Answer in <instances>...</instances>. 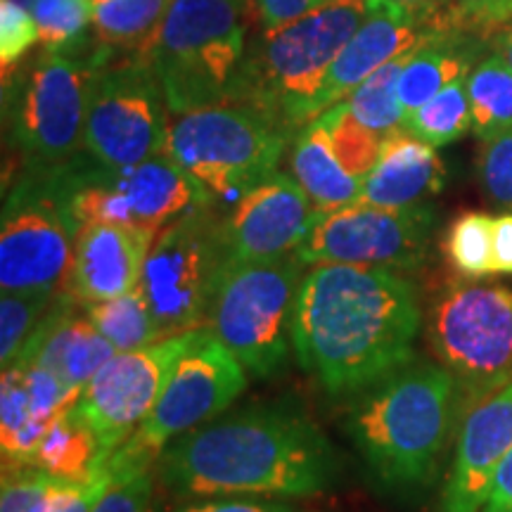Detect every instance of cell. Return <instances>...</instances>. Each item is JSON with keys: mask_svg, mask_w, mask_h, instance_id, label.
<instances>
[{"mask_svg": "<svg viewBox=\"0 0 512 512\" xmlns=\"http://www.w3.org/2000/svg\"><path fill=\"white\" fill-rule=\"evenodd\" d=\"M420 328L411 280L384 268L320 264L299 283L292 347L325 394L342 399L411 363Z\"/></svg>", "mask_w": 512, "mask_h": 512, "instance_id": "6da1fadb", "label": "cell"}, {"mask_svg": "<svg viewBox=\"0 0 512 512\" xmlns=\"http://www.w3.org/2000/svg\"><path fill=\"white\" fill-rule=\"evenodd\" d=\"M339 472L332 441L287 403L204 422L159 456V477L178 496H318L335 486Z\"/></svg>", "mask_w": 512, "mask_h": 512, "instance_id": "7a4b0ae2", "label": "cell"}, {"mask_svg": "<svg viewBox=\"0 0 512 512\" xmlns=\"http://www.w3.org/2000/svg\"><path fill=\"white\" fill-rule=\"evenodd\" d=\"M458 420L463 408L453 375L413 358L361 394L344 430L384 489L415 494L437 482Z\"/></svg>", "mask_w": 512, "mask_h": 512, "instance_id": "3957f363", "label": "cell"}, {"mask_svg": "<svg viewBox=\"0 0 512 512\" xmlns=\"http://www.w3.org/2000/svg\"><path fill=\"white\" fill-rule=\"evenodd\" d=\"M370 0H332L249 43L235 102L268 114L294 138L313 121V102L332 62L368 15Z\"/></svg>", "mask_w": 512, "mask_h": 512, "instance_id": "277c9868", "label": "cell"}, {"mask_svg": "<svg viewBox=\"0 0 512 512\" xmlns=\"http://www.w3.org/2000/svg\"><path fill=\"white\" fill-rule=\"evenodd\" d=\"M249 0H171L145 57L171 114L230 105L247 60Z\"/></svg>", "mask_w": 512, "mask_h": 512, "instance_id": "5b68a950", "label": "cell"}, {"mask_svg": "<svg viewBox=\"0 0 512 512\" xmlns=\"http://www.w3.org/2000/svg\"><path fill=\"white\" fill-rule=\"evenodd\" d=\"M294 140L283 126L252 105L230 102L174 114L164 155L200 188L209 207L238 202L247 190L278 171L285 147Z\"/></svg>", "mask_w": 512, "mask_h": 512, "instance_id": "8992f818", "label": "cell"}, {"mask_svg": "<svg viewBox=\"0 0 512 512\" xmlns=\"http://www.w3.org/2000/svg\"><path fill=\"white\" fill-rule=\"evenodd\" d=\"M427 342L456 380L465 415L512 382V290L448 283L427 313Z\"/></svg>", "mask_w": 512, "mask_h": 512, "instance_id": "52a82bcc", "label": "cell"}, {"mask_svg": "<svg viewBox=\"0 0 512 512\" xmlns=\"http://www.w3.org/2000/svg\"><path fill=\"white\" fill-rule=\"evenodd\" d=\"M247 387V368L214 332L202 328L178 358L147 420L121 444L107 463L117 482L152 470L166 446L226 411Z\"/></svg>", "mask_w": 512, "mask_h": 512, "instance_id": "ba28073f", "label": "cell"}, {"mask_svg": "<svg viewBox=\"0 0 512 512\" xmlns=\"http://www.w3.org/2000/svg\"><path fill=\"white\" fill-rule=\"evenodd\" d=\"M98 64L93 41L79 50L43 48L22 76L8 79L12 143L24 169H53L86 152L83 124Z\"/></svg>", "mask_w": 512, "mask_h": 512, "instance_id": "9c48e42d", "label": "cell"}, {"mask_svg": "<svg viewBox=\"0 0 512 512\" xmlns=\"http://www.w3.org/2000/svg\"><path fill=\"white\" fill-rule=\"evenodd\" d=\"M79 230L64 164L24 169L3 204L0 290L57 294L67 285Z\"/></svg>", "mask_w": 512, "mask_h": 512, "instance_id": "30bf717a", "label": "cell"}, {"mask_svg": "<svg viewBox=\"0 0 512 512\" xmlns=\"http://www.w3.org/2000/svg\"><path fill=\"white\" fill-rule=\"evenodd\" d=\"M297 254L230 264L211 302L207 328L240 358L247 373L271 377L285 366L292 313L302 283Z\"/></svg>", "mask_w": 512, "mask_h": 512, "instance_id": "8fae6325", "label": "cell"}, {"mask_svg": "<svg viewBox=\"0 0 512 512\" xmlns=\"http://www.w3.org/2000/svg\"><path fill=\"white\" fill-rule=\"evenodd\" d=\"M230 256L223 216L197 207L169 223L147 254L143 287L162 337L207 328V318Z\"/></svg>", "mask_w": 512, "mask_h": 512, "instance_id": "7c38bea8", "label": "cell"}, {"mask_svg": "<svg viewBox=\"0 0 512 512\" xmlns=\"http://www.w3.org/2000/svg\"><path fill=\"white\" fill-rule=\"evenodd\" d=\"M69 204L79 226L114 223L162 233L197 207H209L204 195L169 155L110 169L81 152L64 164Z\"/></svg>", "mask_w": 512, "mask_h": 512, "instance_id": "4fadbf2b", "label": "cell"}, {"mask_svg": "<svg viewBox=\"0 0 512 512\" xmlns=\"http://www.w3.org/2000/svg\"><path fill=\"white\" fill-rule=\"evenodd\" d=\"M169 107L145 55H119L98 64L83 124V150L110 169L162 155Z\"/></svg>", "mask_w": 512, "mask_h": 512, "instance_id": "5bb4252c", "label": "cell"}, {"mask_svg": "<svg viewBox=\"0 0 512 512\" xmlns=\"http://www.w3.org/2000/svg\"><path fill=\"white\" fill-rule=\"evenodd\" d=\"M434 211L427 204L387 209L366 202L318 211L309 238L297 249L304 266L347 264L418 271L430 261Z\"/></svg>", "mask_w": 512, "mask_h": 512, "instance_id": "9a60e30c", "label": "cell"}, {"mask_svg": "<svg viewBox=\"0 0 512 512\" xmlns=\"http://www.w3.org/2000/svg\"><path fill=\"white\" fill-rule=\"evenodd\" d=\"M202 328L171 335L150 347L117 351L83 387L74 413L98 439V460L110 458L152 413L178 358Z\"/></svg>", "mask_w": 512, "mask_h": 512, "instance_id": "2e32d148", "label": "cell"}, {"mask_svg": "<svg viewBox=\"0 0 512 512\" xmlns=\"http://www.w3.org/2000/svg\"><path fill=\"white\" fill-rule=\"evenodd\" d=\"M316 214L302 185L273 171L223 214L230 264L294 254L309 238Z\"/></svg>", "mask_w": 512, "mask_h": 512, "instance_id": "e0dca14e", "label": "cell"}, {"mask_svg": "<svg viewBox=\"0 0 512 512\" xmlns=\"http://www.w3.org/2000/svg\"><path fill=\"white\" fill-rule=\"evenodd\" d=\"M451 27L448 19L425 17L387 0H370L368 15L332 62L328 76L313 102V119L337 102L347 100L358 83L377 72L382 64L411 53L437 29Z\"/></svg>", "mask_w": 512, "mask_h": 512, "instance_id": "ac0fdd59", "label": "cell"}, {"mask_svg": "<svg viewBox=\"0 0 512 512\" xmlns=\"http://www.w3.org/2000/svg\"><path fill=\"white\" fill-rule=\"evenodd\" d=\"M512 451V382L460 420L451 470L437 512H479L498 465Z\"/></svg>", "mask_w": 512, "mask_h": 512, "instance_id": "d6986e66", "label": "cell"}, {"mask_svg": "<svg viewBox=\"0 0 512 512\" xmlns=\"http://www.w3.org/2000/svg\"><path fill=\"white\" fill-rule=\"evenodd\" d=\"M157 233L114 223H88L79 230L67 292L81 306L107 302L140 285Z\"/></svg>", "mask_w": 512, "mask_h": 512, "instance_id": "ffe728a7", "label": "cell"}, {"mask_svg": "<svg viewBox=\"0 0 512 512\" xmlns=\"http://www.w3.org/2000/svg\"><path fill=\"white\" fill-rule=\"evenodd\" d=\"M114 354L117 349L100 335L86 309L62 292L31 332L15 363L43 368L69 387L83 389Z\"/></svg>", "mask_w": 512, "mask_h": 512, "instance_id": "44dd1931", "label": "cell"}, {"mask_svg": "<svg viewBox=\"0 0 512 512\" xmlns=\"http://www.w3.org/2000/svg\"><path fill=\"white\" fill-rule=\"evenodd\" d=\"M444 185L446 164L437 155V147L422 143L401 128L382 140L380 157L363 178L358 202L387 209L415 207L444 190Z\"/></svg>", "mask_w": 512, "mask_h": 512, "instance_id": "7402d4cb", "label": "cell"}, {"mask_svg": "<svg viewBox=\"0 0 512 512\" xmlns=\"http://www.w3.org/2000/svg\"><path fill=\"white\" fill-rule=\"evenodd\" d=\"M486 36L489 34L467 24H451L413 48L399 79L403 117L425 105L448 83L465 79L479 62Z\"/></svg>", "mask_w": 512, "mask_h": 512, "instance_id": "603a6c76", "label": "cell"}, {"mask_svg": "<svg viewBox=\"0 0 512 512\" xmlns=\"http://www.w3.org/2000/svg\"><path fill=\"white\" fill-rule=\"evenodd\" d=\"M294 181L302 185L313 207L330 211L358 202L363 181L349 174L335 155L323 121L313 119L294 136L292 145Z\"/></svg>", "mask_w": 512, "mask_h": 512, "instance_id": "cb8c5ba5", "label": "cell"}, {"mask_svg": "<svg viewBox=\"0 0 512 512\" xmlns=\"http://www.w3.org/2000/svg\"><path fill=\"white\" fill-rule=\"evenodd\" d=\"M171 0H100L95 3L93 46L107 60L143 55Z\"/></svg>", "mask_w": 512, "mask_h": 512, "instance_id": "d4e9b609", "label": "cell"}, {"mask_svg": "<svg viewBox=\"0 0 512 512\" xmlns=\"http://www.w3.org/2000/svg\"><path fill=\"white\" fill-rule=\"evenodd\" d=\"M472 133L489 143L512 128V67L498 53L479 60L467 74Z\"/></svg>", "mask_w": 512, "mask_h": 512, "instance_id": "484cf974", "label": "cell"}, {"mask_svg": "<svg viewBox=\"0 0 512 512\" xmlns=\"http://www.w3.org/2000/svg\"><path fill=\"white\" fill-rule=\"evenodd\" d=\"M0 432H3V465H31L38 444L46 437L50 422L36 418L34 403L19 366L3 368L0 387Z\"/></svg>", "mask_w": 512, "mask_h": 512, "instance_id": "4316f807", "label": "cell"}, {"mask_svg": "<svg viewBox=\"0 0 512 512\" xmlns=\"http://www.w3.org/2000/svg\"><path fill=\"white\" fill-rule=\"evenodd\" d=\"M95 458H98V439L91 427L74 413V408H69L50 422L31 465L60 479L79 482L91 475Z\"/></svg>", "mask_w": 512, "mask_h": 512, "instance_id": "83f0119b", "label": "cell"}, {"mask_svg": "<svg viewBox=\"0 0 512 512\" xmlns=\"http://www.w3.org/2000/svg\"><path fill=\"white\" fill-rule=\"evenodd\" d=\"M98 332L117 351H133L159 342L162 332L157 328L155 313L147 302L143 287L107 299V302L83 306Z\"/></svg>", "mask_w": 512, "mask_h": 512, "instance_id": "f1b7e54d", "label": "cell"}, {"mask_svg": "<svg viewBox=\"0 0 512 512\" xmlns=\"http://www.w3.org/2000/svg\"><path fill=\"white\" fill-rule=\"evenodd\" d=\"M401 128L432 147H446L463 138L467 131H472L467 76L448 83L434 98L427 100L425 105H420L418 110L406 114Z\"/></svg>", "mask_w": 512, "mask_h": 512, "instance_id": "f546056e", "label": "cell"}, {"mask_svg": "<svg viewBox=\"0 0 512 512\" xmlns=\"http://www.w3.org/2000/svg\"><path fill=\"white\" fill-rule=\"evenodd\" d=\"M408 55L396 57V60L382 64L377 72L368 76L366 81L358 83L347 95V105L354 117L375 131L377 136L387 138L401 131L403 126V107L399 100V79Z\"/></svg>", "mask_w": 512, "mask_h": 512, "instance_id": "4dcf8cb0", "label": "cell"}, {"mask_svg": "<svg viewBox=\"0 0 512 512\" xmlns=\"http://www.w3.org/2000/svg\"><path fill=\"white\" fill-rule=\"evenodd\" d=\"M316 119L323 121L330 143L335 147V155L344 169L363 181L377 164L384 138L377 136L375 131H370L368 126H363L351 114L347 100L332 105L330 110L318 114Z\"/></svg>", "mask_w": 512, "mask_h": 512, "instance_id": "1f68e13d", "label": "cell"}, {"mask_svg": "<svg viewBox=\"0 0 512 512\" xmlns=\"http://www.w3.org/2000/svg\"><path fill=\"white\" fill-rule=\"evenodd\" d=\"M491 219L484 211H465L448 226L446 256L465 280H482L494 275L491 256Z\"/></svg>", "mask_w": 512, "mask_h": 512, "instance_id": "d6a6232c", "label": "cell"}, {"mask_svg": "<svg viewBox=\"0 0 512 512\" xmlns=\"http://www.w3.org/2000/svg\"><path fill=\"white\" fill-rule=\"evenodd\" d=\"M41 46L46 50H79L91 46L95 0H41L34 10Z\"/></svg>", "mask_w": 512, "mask_h": 512, "instance_id": "836d02e7", "label": "cell"}, {"mask_svg": "<svg viewBox=\"0 0 512 512\" xmlns=\"http://www.w3.org/2000/svg\"><path fill=\"white\" fill-rule=\"evenodd\" d=\"M55 292H3L0 299V363L10 368L53 306Z\"/></svg>", "mask_w": 512, "mask_h": 512, "instance_id": "e575fe53", "label": "cell"}, {"mask_svg": "<svg viewBox=\"0 0 512 512\" xmlns=\"http://www.w3.org/2000/svg\"><path fill=\"white\" fill-rule=\"evenodd\" d=\"M41 43V31L34 15L15 0H0V62L3 81L15 74L17 64L31 48Z\"/></svg>", "mask_w": 512, "mask_h": 512, "instance_id": "d590c367", "label": "cell"}, {"mask_svg": "<svg viewBox=\"0 0 512 512\" xmlns=\"http://www.w3.org/2000/svg\"><path fill=\"white\" fill-rule=\"evenodd\" d=\"M60 479L36 465H3V489H0V512H27L38 498L55 489Z\"/></svg>", "mask_w": 512, "mask_h": 512, "instance_id": "8d00e7d4", "label": "cell"}, {"mask_svg": "<svg viewBox=\"0 0 512 512\" xmlns=\"http://www.w3.org/2000/svg\"><path fill=\"white\" fill-rule=\"evenodd\" d=\"M479 181L491 202L512 211V128L484 143L479 155Z\"/></svg>", "mask_w": 512, "mask_h": 512, "instance_id": "74e56055", "label": "cell"}, {"mask_svg": "<svg viewBox=\"0 0 512 512\" xmlns=\"http://www.w3.org/2000/svg\"><path fill=\"white\" fill-rule=\"evenodd\" d=\"M117 484V477L107 463H93L91 475L79 482H64L57 489L53 512H93L102 496L110 491V486Z\"/></svg>", "mask_w": 512, "mask_h": 512, "instance_id": "f35d334b", "label": "cell"}, {"mask_svg": "<svg viewBox=\"0 0 512 512\" xmlns=\"http://www.w3.org/2000/svg\"><path fill=\"white\" fill-rule=\"evenodd\" d=\"M152 491H155L152 470L140 472L136 477L112 484L93 512H150Z\"/></svg>", "mask_w": 512, "mask_h": 512, "instance_id": "ab89813d", "label": "cell"}, {"mask_svg": "<svg viewBox=\"0 0 512 512\" xmlns=\"http://www.w3.org/2000/svg\"><path fill=\"white\" fill-rule=\"evenodd\" d=\"M448 3L460 22L484 34L501 29L512 19V0H448Z\"/></svg>", "mask_w": 512, "mask_h": 512, "instance_id": "60d3db41", "label": "cell"}, {"mask_svg": "<svg viewBox=\"0 0 512 512\" xmlns=\"http://www.w3.org/2000/svg\"><path fill=\"white\" fill-rule=\"evenodd\" d=\"M176 512H297L292 503L285 501H261V498L245 496H219L209 501L188 503Z\"/></svg>", "mask_w": 512, "mask_h": 512, "instance_id": "b9f144b4", "label": "cell"}, {"mask_svg": "<svg viewBox=\"0 0 512 512\" xmlns=\"http://www.w3.org/2000/svg\"><path fill=\"white\" fill-rule=\"evenodd\" d=\"M328 3L332 0H256V12H259L261 27L278 29Z\"/></svg>", "mask_w": 512, "mask_h": 512, "instance_id": "7bdbcfd3", "label": "cell"}, {"mask_svg": "<svg viewBox=\"0 0 512 512\" xmlns=\"http://www.w3.org/2000/svg\"><path fill=\"white\" fill-rule=\"evenodd\" d=\"M479 512H512V451L498 465Z\"/></svg>", "mask_w": 512, "mask_h": 512, "instance_id": "ee69618b", "label": "cell"}, {"mask_svg": "<svg viewBox=\"0 0 512 512\" xmlns=\"http://www.w3.org/2000/svg\"><path fill=\"white\" fill-rule=\"evenodd\" d=\"M491 256L494 273L512 275V211L496 216L491 223Z\"/></svg>", "mask_w": 512, "mask_h": 512, "instance_id": "f6af8a7d", "label": "cell"}, {"mask_svg": "<svg viewBox=\"0 0 512 512\" xmlns=\"http://www.w3.org/2000/svg\"><path fill=\"white\" fill-rule=\"evenodd\" d=\"M387 3L401 5V8L418 12L425 17H439V19H451V3L448 0H387Z\"/></svg>", "mask_w": 512, "mask_h": 512, "instance_id": "bcb514c9", "label": "cell"}, {"mask_svg": "<svg viewBox=\"0 0 512 512\" xmlns=\"http://www.w3.org/2000/svg\"><path fill=\"white\" fill-rule=\"evenodd\" d=\"M491 46H494V53L501 55L512 67V19L496 31V36L491 38Z\"/></svg>", "mask_w": 512, "mask_h": 512, "instance_id": "7dc6e473", "label": "cell"}, {"mask_svg": "<svg viewBox=\"0 0 512 512\" xmlns=\"http://www.w3.org/2000/svg\"><path fill=\"white\" fill-rule=\"evenodd\" d=\"M15 3H19V5H22V8H27L31 12L38 3H41V0H15Z\"/></svg>", "mask_w": 512, "mask_h": 512, "instance_id": "c3c4849f", "label": "cell"}, {"mask_svg": "<svg viewBox=\"0 0 512 512\" xmlns=\"http://www.w3.org/2000/svg\"><path fill=\"white\" fill-rule=\"evenodd\" d=\"M95 3H100V0H95Z\"/></svg>", "mask_w": 512, "mask_h": 512, "instance_id": "681fc988", "label": "cell"}]
</instances>
